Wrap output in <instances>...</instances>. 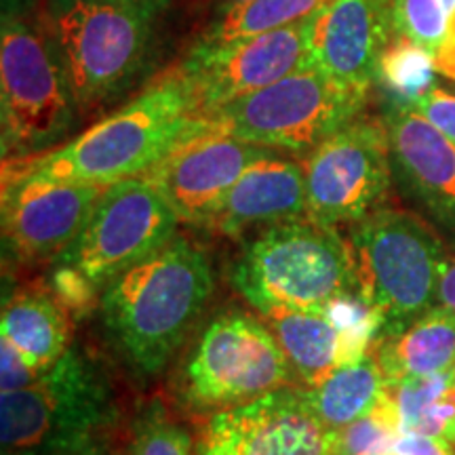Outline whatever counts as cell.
Segmentation results:
<instances>
[{
  "label": "cell",
  "mask_w": 455,
  "mask_h": 455,
  "mask_svg": "<svg viewBox=\"0 0 455 455\" xmlns=\"http://www.w3.org/2000/svg\"><path fill=\"white\" fill-rule=\"evenodd\" d=\"M173 9L175 0H44L83 121L108 116L161 76Z\"/></svg>",
  "instance_id": "cell-1"
},
{
  "label": "cell",
  "mask_w": 455,
  "mask_h": 455,
  "mask_svg": "<svg viewBox=\"0 0 455 455\" xmlns=\"http://www.w3.org/2000/svg\"><path fill=\"white\" fill-rule=\"evenodd\" d=\"M204 131L207 121L195 93L175 66L64 146L26 161L4 163L3 173L112 186L148 173L175 148Z\"/></svg>",
  "instance_id": "cell-2"
},
{
  "label": "cell",
  "mask_w": 455,
  "mask_h": 455,
  "mask_svg": "<svg viewBox=\"0 0 455 455\" xmlns=\"http://www.w3.org/2000/svg\"><path fill=\"white\" fill-rule=\"evenodd\" d=\"M213 291L207 253L184 236L101 289V321L123 356L144 375L164 369Z\"/></svg>",
  "instance_id": "cell-3"
},
{
  "label": "cell",
  "mask_w": 455,
  "mask_h": 455,
  "mask_svg": "<svg viewBox=\"0 0 455 455\" xmlns=\"http://www.w3.org/2000/svg\"><path fill=\"white\" fill-rule=\"evenodd\" d=\"M83 121L70 74L43 15L11 4L0 30V140L4 163L47 155Z\"/></svg>",
  "instance_id": "cell-4"
},
{
  "label": "cell",
  "mask_w": 455,
  "mask_h": 455,
  "mask_svg": "<svg viewBox=\"0 0 455 455\" xmlns=\"http://www.w3.org/2000/svg\"><path fill=\"white\" fill-rule=\"evenodd\" d=\"M356 295L382 323L379 339L432 310L449 261L441 232L419 213L378 209L348 226Z\"/></svg>",
  "instance_id": "cell-5"
},
{
  "label": "cell",
  "mask_w": 455,
  "mask_h": 455,
  "mask_svg": "<svg viewBox=\"0 0 455 455\" xmlns=\"http://www.w3.org/2000/svg\"><path fill=\"white\" fill-rule=\"evenodd\" d=\"M232 283L259 312H323L356 293L348 241L335 226L299 218L264 228L238 255Z\"/></svg>",
  "instance_id": "cell-6"
},
{
  "label": "cell",
  "mask_w": 455,
  "mask_h": 455,
  "mask_svg": "<svg viewBox=\"0 0 455 455\" xmlns=\"http://www.w3.org/2000/svg\"><path fill=\"white\" fill-rule=\"evenodd\" d=\"M367 100L369 95L339 87L308 64L218 108L204 121L213 133L304 161L335 131L361 116Z\"/></svg>",
  "instance_id": "cell-7"
},
{
  "label": "cell",
  "mask_w": 455,
  "mask_h": 455,
  "mask_svg": "<svg viewBox=\"0 0 455 455\" xmlns=\"http://www.w3.org/2000/svg\"><path fill=\"white\" fill-rule=\"evenodd\" d=\"M112 418L110 392L81 352L68 350L30 386L0 396L3 455H60L93 445Z\"/></svg>",
  "instance_id": "cell-8"
},
{
  "label": "cell",
  "mask_w": 455,
  "mask_h": 455,
  "mask_svg": "<svg viewBox=\"0 0 455 455\" xmlns=\"http://www.w3.org/2000/svg\"><path fill=\"white\" fill-rule=\"evenodd\" d=\"M180 218L167 196L146 175L108 186L93 213L64 253L60 266H70L104 289L112 278L161 251L173 241Z\"/></svg>",
  "instance_id": "cell-9"
},
{
  "label": "cell",
  "mask_w": 455,
  "mask_h": 455,
  "mask_svg": "<svg viewBox=\"0 0 455 455\" xmlns=\"http://www.w3.org/2000/svg\"><path fill=\"white\" fill-rule=\"evenodd\" d=\"M301 164L308 218L335 228L356 224L386 207L395 184L382 116L361 114L312 150Z\"/></svg>",
  "instance_id": "cell-10"
},
{
  "label": "cell",
  "mask_w": 455,
  "mask_h": 455,
  "mask_svg": "<svg viewBox=\"0 0 455 455\" xmlns=\"http://www.w3.org/2000/svg\"><path fill=\"white\" fill-rule=\"evenodd\" d=\"M293 367L272 329L244 312H226L201 333L186 365L188 395L228 409L287 388Z\"/></svg>",
  "instance_id": "cell-11"
},
{
  "label": "cell",
  "mask_w": 455,
  "mask_h": 455,
  "mask_svg": "<svg viewBox=\"0 0 455 455\" xmlns=\"http://www.w3.org/2000/svg\"><path fill=\"white\" fill-rule=\"evenodd\" d=\"M310 17L258 36L192 44L178 68L195 93L201 116L207 118L218 108L308 66Z\"/></svg>",
  "instance_id": "cell-12"
},
{
  "label": "cell",
  "mask_w": 455,
  "mask_h": 455,
  "mask_svg": "<svg viewBox=\"0 0 455 455\" xmlns=\"http://www.w3.org/2000/svg\"><path fill=\"white\" fill-rule=\"evenodd\" d=\"M106 188L3 173L4 251L21 264L57 259L81 236Z\"/></svg>",
  "instance_id": "cell-13"
},
{
  "label": "cell",
  "mask_w": 455,
  "mask_h": 455,
  "mask_svg": "<svg viewBox=\"0 0 455 455\" xmlns=\"http://www.w3.org/2000/svg\"><path fill=\"white\" fill-rule=\"evenodd\" d=\"M331 430L304 390L278 388L220 409L207 422L198 455H329Z\"/></svg>",
  "instance_id": "cell-14"
},
{
  "label": "cell",
  "mask_w": 455,
  "mask_h": 455,
  "mask_svg": "<svg viewBox=\"0 0 455 455\" xmlns=\"http://www.w3.org/2000/svg\"><path fill=\"white\" fill-rule=\"evenodd\" d=\"M395 38L392 0H329L310 17V66L339 87L369 95Z\"/></svg>",
  "instance_id": "cell-15"
},
{
  "label": "cell",
  "mask_w": 455,
  "mask_h": 455,
  "mask_svg": "<svg viewBox=\"0 0 455 455\" xmlns=\"http://www.w3.org/2000/svg\"><path fill=\"white\" fill-rule=\"evenodd\" d=\"M382 121L395 186L455 243V146L411 106H384Z\"/></svg>",
  "instance_id": "cell-16"
},
{
  "label": "cell",
  "mask_w": 455,
  "mask_h": 455,
  "mask_svg": "<svg viewBox=\"0 0 455 455\" xmlns=\"http://www.w3.org/2000/svg\"><path fill=\"white\" fill-rule=\"evenodd\" d=\"M266 148L204 131L144 173L167 196L180 221L209 226L220 203Z\"/></svg>",
  "instance_id": "cell-17"
},
{
  "label": "cell",
  "mask_w": 455,
  "mask_h": 455,
  "mask_svg": "<svg viewBox=\"0 0 455 455\" xmlns=\"http://www.w3.org/2000/svg\"><path fill=\"white\" fill-rule=\"evenodd\" d=\"M299 218H308L304 164L268 152L236 180L209 228L226 236H241L253 228Z\"/></svg>",
  "instance_id": "cell-18"
},
{
  "label": "cell",
  "mask_w": 455,
  "mask_h": 455,
  "mask_svg": "<svg viewBox=\"0 0 455 455\" xmlns=\"http://www.w3.org/2000/svg\"><path fill=\"white\" fill-rule=\"evenodd\" d=\"M268 327L306 386H315L333 369L371 352L378 335L341 327L327 310H270Z\"/></svg>",
  "instance_id": "cell-19"
},
{
  "label": "cell",
  "mask_w": 455,
  "mask_h": 455,
  "mask_svg": "<svg viewBox=\"0 0 455 455\" xmlns=\"http://www.w3.org/2000/svg\"><path fill=\"white\" fill-rule=\"evenodd\" d=\"M386 384L447 373L455 369V312L435 306L401 331L375 341Z\"/></svg>",
  "instance_id": "cell-20"
},
{
  "label": "cell",
  "mask_w": 455,
  "mask_h": 455,
  "mask_svg": "<svg viewBox=\"0 0 455 455\" xmlns=\"http://www.w3.org/2000/svg\"><path fill=\"white\" fill-rule=\"evenodd\" d=\"M0 333L36 371L70 350L68 310L49 291L15 293L3 308Z\"/></svg>",
  "instance_id": "cell-21"
},
{
  "label": "cell",
  "mask_w": 455,
  "mask_h": 455,
  "mask_svg": "<svg viewBox=\"0 0 455 455\" xmlns=\"http://www.w3.org/2000/svg\"><path fill=\"white\" fill-rule=\"evenodd\" d=\"M386 390L388 384L378 358L369 352L355 363L333 369L327 378L304 392L318 419L329 430H338L373 411L382 403Z\"/></svg>",
  "instance_id": "cell-22"
},
{
  "label": "cell",
  "mask_w": 455,
  "mask_h": 455,
  "mask_svg": "<svg viewBox=\"0 0 455 455\" xmlns=\"http://www.w3.org/2000/svg\"><path fill=\"white\" fill-rule=\"evenodd\" d=\"M401 415L403 435H419L455 445V369L388 384Z\"/></svg>",
  "instance_id": "cell-23"
},
{
  "label": "cell",
  "mask_w": 455,
  "mask_h": 455,
  "mask_svg": "<svg viewBox=\"0 0 455 455\" xmlns=\"http://www.w3.org/2000/svg\"><path fill=\"white\" fill-rule=\"evenodd\" d=\"M329 0H247L230 7H218L212 24L198 41L226 43L258 36L308 20Z\"/></svg>",
  "instance_id": "cell-24"
},
{
  "label": "cell",
  "mask_w": 455,
  "mask_h": 455,
  "mask_svg": "<svg viewBox=\"0 0 455 455\" xmlns=\"http://www.w3.org/2000/svg\"><path fill=\"white\" fill-rule=\"evenodd\" d=\"M435 57L396 34L379 64L375 87H382L386 106H411L435 87Z\"/></svg>",
  "instance_id": "cell-25"
},
{
  "label": "cell",
  "mask_w": 455,
  "mask_h": 455,
  "mask_svg": "<svg viewBox=\"0 0 455 455\" xmlns=\"http://www.w3.org/2000/svg\"><path fill=\"white\" fill-rule=\"evenodd\" d=\"M403 436L401 415L388 390L378 407L344 428L331 430L329 455H384Z\"/></svg>",
  "instance_id": "cell-26"
},
{
  "label": "cell",
  "mask_w": 455,
  "mask_h": 455,
  "mask_svg": "<svg viewBox=\"0 0 455 455\" xmlns=\"http://www.w3.org/2000/svg\"><path fill=\"white\" fill-rule=\"evenodd\" d=\"M396 34L436 60L449 38L443 0H392Z\"/></svg>",
  "instance_id": "cell-27"
},
{
  "label": "cell",
  "mask_w": 455,
  "mask_h": 455,
  "mask_svg": "<svg viewBox=\"0 0 455 455\" xmlns=\"http://www.w3.org/2000/svg\"><path fill=\"white\" fill-rule=\"evenodd\" d=\"M129 455H192V439L163 409H152L135 426Z\"/></svg>",
  "instance_id": "cell-28"
},
{
  "label": "cell",
  "mask_w": 455,
  "mask_h": 455,
  "mask_svg": "<svg viewBox=\"0 0 455 455\" xmlns=\"http://www.w3.org/2000/svg\"><path fill=\"white\" fill-rule=\"evenodd\" d=\"M95 287L87 276L70 266H60L53 272V295L68 312H83L93 304Z\"/></svg>",
  "instance_id": "cell-29"
},
{
  "label": "cell",
  "mask_w": 455,
  "mask_h": 455,
  "mask_svg": "<svg viewBox=\"0 0 455 455\" xmlns=\"http://www.w3.org/2000/svg\"><path fill=\"white\" fill-rule=\"evenodd\" d=\"M413 110L422 114L432 127L439 129L455 146V91L435 84L415 101Z\"/></svg>",
  "instance_id": "cell-30"
},
{
  "label": "cell",
  "mask_w": 455,
  "mask_h": 455,
  "mask_svg": "<svg viewBox=\"0 0 455 455\" xmlns=\"http://www.w3.org/2000/svg\"><path fill=\"white\" fill-rule=\"evenodd\" d=\"M38 375L41 371L28 365L7 339H0V386H3V392L26 388Z\"/></svg>",
  "instance_id": "cell-31"
},
{
  "label": "cell",
  "mask_w": 455,
  "mask_h": 455,
  "mask_svg": "<svg viewBox=\"0 0 455 455\" xmlns=\"http://www.w3.org/2000/svg\"><path fill=\"white\" fill-rule=\"evenodd\" d=\"M436 306H443V308L455 312V253L449 255L445 272H443Z\"/></svg>",
  "instance_id": "cell-32"
},
{
  "label": "cell",
  "mask_w": 455,
  "mask_h": 455,
  "mask_svg": "<svg viewBox=\"0 0 455 455\" xmlns=\"http://www.w3.org/2000/svg\"><path fill=\"white\" fill-rule=\"evenodd\" d=\"M435 64H436V72L455 81V20L451 21V26H449L447 44L443 47L441 53L436 55Z\"/></svg>",
  "instance_id": "cell-33"
},
{
  "label": "cell",
  "mask_w": 455,
  "mask_h": 455,
  "mask_svg": "<svg viewBox=\"0 0 455 455\" xmlns=\"http://www.w3.org/2000/svg\"><path fill=\"white\" fill-rule=\"evenodd\" d=\"M60 455H104V453H101L95 445H89V447L76 449V451H68V453H60Z\"/></svg>",
  "instance_id": "cell-34"
},
{
  "label": "cell",
  "mask_w": 455,
  "mask_h": 455,
  "mask_svg": "<svg viewBox=\"0 0 455 455\" xmlns=\"http://www.w3.org/2000/svg\"><path fill=\"white\" fill-rule=\"evenodd\" d=\"M443 7H445L449 26H451V21L455 20V0H443Z\"/></svg>",
  "instance_id": "cell-35"
},
{
  "label": "cell",
  "mask_w": 455,
  "mask_h": 455,
  "mask_svg": "<svg viewBox=\"0 0 455 455\" xmlns=\"http://www.w3.org/2000/svg\"><path fill=\"white\" fill-rule=\"evenodd\" d=\"M247 3V0H218V7H230V4H241Z\"/></svg>",
  "instance_id": "cell-36"
}]
</instances>
